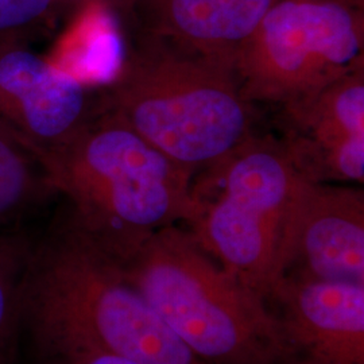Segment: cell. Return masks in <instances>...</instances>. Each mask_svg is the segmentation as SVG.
<instances>
[{"label":"cell","mask_w":364,"mask_h":364,"mask_svg":"<svg viewBox=\"0 0 364 364\" xmlns=\"http://www.w3.org/2000/svg\"><path fill=\"white\" fill-rule=\"evenodd\" d=\"M301 178L279 139L257 135L192 177L183 220L189 232L266 299L279 281L287 219Z\"/></svg>","instance_id":"5"},{"label":"cell","mask_w":364,"mask_h":364,"mask_svg":"<svg viewBox=\"0 0 364 364\" xmlns=\"http://www.w3.org/2000/svg\"><path fill=\"white\" fill-rule=\"evenodd\" d=\"M23 324L39 356L112 355L142 364H207L131 285L123 263L68 215L33 247Z\"/></svg>","instance_id":"1"},{"label":"cell","mask_w":364,"mask_h":364,"mask_svg":"<svg viewBox=\"0 0 364 364\" xmlns=\"http://www.w3.org/2000/svg\"><path fill=\"white\" fill-rule=\"evenodd\" d=\"M275 0H135L141 31L235 66ZM235 69V68H234Z\"/></svg>","instance_id":"11"},{"label":"cell","mask_w":364,"mask_h":364,"mask_svg":"<svg viewBox=\"0 0 364 364\" xmlns=\"http://www.w3.org/2000/svg\"><path fill=\"white\" fill-rule=\"evenodd\" d=\"M100 108L192 177L255 135L254 105L234 66L144 31L107 84Z\"/></svg>","instance_id":"3"},{"label":"cell","mask_w":364,"mask_h":364,"mask_svg":"<svg viewBox=\"0 0 364 364\" xmlns=\"http://www.w3.org/2000/svg\"><path fill=\"white\" fill-rule=\"evenodd\" d=\"M91 1L93 0H55L54 22L70 15H76L81 10H85L87 4H90Z\"/></svg>","instance_id":"16"},{"label":"cell","mask_w":364,"mask_h":364,"mask_svg":"<svg viewBox=\"0 0 364 364\" xmlns=\"http://www.w3.org/2000/svg\"><path fill=\"white\" fill-rule=\"evenodd\" d=\"M100 107L85 84L30 42L0 41V122L26 144L49 147L70 136Z\"/></svg>","instance_id":"8"},{"label":"cell","mask_w":364,"mask_h":364,"mask_svg":"<svg viewBox=\"0 0 364 364\" xmlns=\"http://www.w3.org/2000/svg\"><path fill=\"white\" fill-rule=\"evenodd\" d=\"M269 299L281 309L287 364H364V285L284 277Z\"/></svg>","instance_id":"10"},{"label":"cell","mask_w":364,"mask_h":364,"mask_svg":"<svg viewBox=\"0 0 364 364\" xmlns=\"http://www.w3.org/2000/svg\"><path fill=\"white\" fill-rule=\"evenodd\" d=\"M281 111L279 142L305 180L363 183L364 68Z\"/></svg>","instance_id":"9"},{"label":"cell","mask_w":364,"mask_h":364,"mask_svg":"<svg viewBox=\"0 0 364 364\" xmlns=\"http://www.w3.org/2000/svg\"><path fill=\"white\" fill-rule=\"evenodd\" d=\"M33 247L22 234L0 232V364H11L23 326L27 269Z\"/></svg>","instance_id":"13"},{"label":"cell","mask_w":364,"mask_h":364,"mask_svg":"<svg viewBox=\"0 0 364 364\" xmlns=\"http://www.w3.org/2000/svg\"><path fill=\"white\" fill-rule=\"evenodd\" d=\"M53 195L31 147L0 122V232Z\"/></svg>","instance_id":"12"},{"label":"cell","mask_w":364,"mask_h":364,"mask_svg":"<svg viewBox=\"0 0 364 364\" xmlns=\"http://www.w3.org/2000/svg\"><path fill=\"white\" fill-rule=\"evenodd\" d=\"M122 263L131 285L204 363H287L282 329L266 299L189 231L165 227Z\"/></svg>","instance_id":"4"},{"label":"cell","mask_w":364,"mask_h":364,"mask_svg":"<svg viewBox=\"0 0 364 364\" xmlns=\"http://www.w3.org/2000/svg\"><path fill=\"white\" fill-rule=\"evenodd\" d=\"M28 146L53 193L69 203L68 216L120 262L185 220L192 176L109 111L99 107L58 144Z\"/></svg>","instance_id":"2"},{"label":"cell","mask_w":364,"mask_h":364,"mask_svg":"<svg viewBox=\"0 0 364 364\" xmlns=\"http://www.w3.org/2000/svg\"><path fill=\"white\" fill-rule=\"evenodd\" d=\"M251 105L306 100L364 68L362 0H275L235 60Z\"/></svg>","instance_id":"6"},{"label":"cell","mask_w":364,"mask_h":364,"mask_svg":"<svg viewBox=\"0 0 364 364\" xmlns=\"http://www.w3.org/2000/svg\"><path fill=\"white\" fill-rule=\"evenodd\" d=\"M55 0H0V41H27L54 25Z\"/></svg>","instance_id":"14"},{"label":"cell","mask_w":364,"mask_h":364,"mask_svg":"<svg viewBox=\"0 0 364 364\" xmlns=\"http://www.w3.org/2000/svg\"><path fill=\"white\" fill-rule=\"evenodd\" d=\"M284 277L364 285L362 189L301 178L284 237Z\"/></svg>","instance_id":"7"},{"label":"cell","mask_w":364,"mask_h":364,"mask_svg":"<svg viewBox=\"0 0 364 364\" xmlns=\"http://www.w3.org/2000/svg\"><path fill=\"white\" fill-rule=\"evenodd\" d=\"M36 364H142L112 355H54L38 356Z\"/></svg>","instance_id":"15"}]
</instances>
